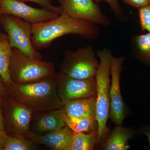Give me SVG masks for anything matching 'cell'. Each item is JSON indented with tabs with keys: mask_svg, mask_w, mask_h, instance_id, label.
<instances>
[{
	"mask_svg": "<svg viewBox=\"0 0 150 150\" xmlns=\"http://www.w3.org/2000/svg\"><path fill=\"white\" fill-rule=\"evenodd\" d=\"M96 24L79 19L63 12L58 17L48 21L32 24L33 45L38 51L51 46L55 39L67 35H75L87 39L99 35Z\"/></svg>",
	"mask_w": 150,
	"mask_h": 150,
	"instance_id": "6da1fadb",
	"label": "cell"
},
{
	"mask_svg": "<svg viewBox=\"0 0 150 150\" xmlns=\"http://www.w3.org/2000/svg\"><path fill=\"white\" fill-rule=\"evenodd\" d=\"M57 84L56 75L31 83H13L7 87V94L33 114H40L64 107L58 95Z\"/></svg>",
	"mask_w": 150,
	"mask_h": 150,
	"instance_id": "7a4b0ae2",
	"label": "cell"
},
{
	"mask_svg": "<svg viewBox=\"0 0 150 150\" xmlns=\"http://www.w3.org/2000/svg\"><path fill=\"white\" fill-rule=\"evenodd\" d=\"M100 62L95 78L96 81V119L97 136L96 144L106 139L108 129V120L110 115V61L111 51L104 48L98 51Z\"/></svg>",
	"mask_w": 150,
	"mask_h": 150,
	"instance_id": "3957f363",
	"label": "cell"
},
{
	"mask_svg": "<svg viewBox=\"0 0 150 150\" xmlns=\"http://www.w3.org/2000/svg\"><path fill=\"white\" fill-rule=\"evenodd\" d=\"M10 74L13 83L25 84L54 76L57 73L51 62L33 59L13 48Z\"/></svg>",
	"mask_w": 150,
	"mask_h": 150,
	"instance_id": "277c9868",
	"label": "cell"
},
{
	"mask_svg": "<svg viewBox=\"0 0 150 150\" xmlns=\"http://www.w3.org/2000/svg\"><path fill=\"white\" fill-rule=\"evenodd\" d=\"M99 64L91 46L79 48L76 51L67 49L59 72L75 79H90L95 76Z\"/></svg>",
	"mask_w": 150,
	"mask_h": 150,
	"instance_id": "5b68a950",
	"label": "cell"
},
{
	"mask_svg": "<svg viewBox=\"0 0 150 150\" xmlns=\"http://www.w3.org/2000/svg\"><path fill=\"white\" fill-rule=\"evenodd\" d=\"M0 21L7 33L9 42L12 48H16L33 59L42 60V55L33 45L32 24L8 14L0 15Z\"/></svg>",
	"mask_w": 150,
	"mask_h": 150,
	"instance_id": "8992f818",
	"label": "cell"
},
{
	"mask_svg": "<svg viewBox=\"0 0 150 150\" xmlns=\"http://www.w3.org/2000/svg\"><path fill=\"white\" fill-rule=\"evenodd\" d=\"M58 95L63 105L74 100L96 96L95 78L75 79L59 72L56 74Z\"/></svg>",
	"mask_w": 150,
	"mask_h": 150,
	"instance_id": "52a82bcc",
	"label": "cell"
},
{
	"mask_svg": "<svg viewBox=\"0 0 150 150\" xmlns=\"http://www.w3.org/2000/svg\"><path fill=\"white\" fill-rule=\"evenodd\" d=\"M62 11L74 18L103 26L111 22L94 0H58Z\"/></svg>",
	"mask_w": 150,
	"mask_h": 150,
	"instance_id": "ba28073f",
	"label": "cell"
},
{
	"mask_svg": "<svg viewBox=\"0 0 150 150\" xmlns=\"http://www.w3.org/2000/svg\"><path fill=\"white\" fill-rule=\"evenodd\" d=\"M124 59V57H115L112 56L110 61L111 79L110 88L109 117L116 126H122L126 113V108L121 95L120 83Z\"/></svg>",
	"mask_w": 150,
	"mask_h": 150,
	"instance_id": "9c48e42d",
	"label": "cell"
},
{
	"mask_svg": "<svg viewBox=\"0 0 150 150\" xmlns=\"http://www.w3.org/2000/svg\"><path fill=\"white\" fill-rule=\"evenodd\" d=\"M8 14L31 24L47 21L60 15L45 8H36L18 0H0V15Z\"/></svg>",
	"mask_w": 150,
	"mask_h": 150,
	"instance_id": "30bf717a",
	"label": "cell"
},
{
	"mask_svg": "<svg viewBox=\"0 0 150 150\" xmlns=\"http://www.w3.org/2000/svg\"><path fill=\"white\" fill-rule=\"evenodd\" d=\"M7 101L6 121L13 137H26L32 131L30 123L33 112L23 105L10 97Z\"/></svg>",
	"mask_w": 150,
	"mask_h": 150,
	"instance_id": "8fae6325",
	"label": "cell"
},
{
	"mask_svg": "<svg viewBox=\"0 0 150 150\" xmlns=\"http://www.w3.org/2000/svg\"><path fill=\"white\" fill-rule=\"evenodd\" d=\"M74 134L72 130L66 125L44 135L31 132L27 138L35 144L45 145L53 150H66L70 139Z\"/></svg>",
	"mask_w": 150,
	"mask_h": 150,
	"instance_id": "7c38bea8",
	"label": "cell"
},
{
	"mask_svg": "<svg viewBox=\"0 0 150 150\" xmlns=\"http://www.w3.org/2000/svg\"><path fill=\"white\" fill-rule=\"evenodd\" d=\"M61 109L35 114V119L31 131L35 134H40L60 129L66 126V123L60 115Z\"/></svg>",
	"mask_w": 150,
	"mask_h": 150,
	"instance_id": "4fadbf2b",
	"label": "cell"
},
{
	"mask_svg": "<svg viewBox=\"0 0 150 150\" xmlns=\"http://www.w3.org/2000/svg\"><path fill=\"white\" fill-rule=\"evenodd\" d=\"M63 109L67 115L75 118L96 116V96L71 100L64 105Z\"/></svg>",
	"mask_w": 150,
	"mask_h": 150,
	"instance_id": "5bb4252c",
	"label": "cell"
},
{
	"mask_svg": "<svg viewBox=\"0 0 150 150\" xmlns=\"http://www.w3.org/2000/svg\"><path fill=\"white\" fill-rule=\"evenodd\" d=\"M136 131L122 126H116L103 145L105 150H127L130 148L128 142L133 138Z\"/></svg>",
	"mask_w": 150,
	"mask_h": 150,
	"instance_id": "9a60e30c",
	"label": "cell"
},
{
	"mask_svg": "<svg viewBox=\"0 0 150 150\" xmlns=\"http://www.w3.org/2000/svg\"><path fill=\"white\" fill-rule=\"evenodd\" d=\"M12 48L9 42L8 35L0 34V77L7 88L13 83L10 74V65Z\"/></svg>",
	"mask_w": 150,
	"mask_h": 150,
	"instance_id": "2e32d148",
	"label": "cell"
},
{
	"mask_svg": "<svg viewBox=\"0 0 150 150\" xmlns=\"http://www.w3.org/2000/svg\"><path fill=\"white\" fill-rule=\"evenodd\" d=\"M63 108L60 110V116L66 125L72 130L74 134L89 133L94 130H97L96 116L84 118L71 117L64 112Z\"/></svg>",
	"mask_w": 150,
	"mask_h": 150,
	"instance_id": "e0dca14e",
	"label": "cell"
},
{
	"mask_svg": "<svg viewBox=\"0 0 150 150\" xmlns=\"http://www.w3.org/2000/svg\"><path fill=\"white\" fill-rule=\"evenodd\" d=\"M97 130L88 134H74L71 137L66 150H90L93 149L96 144Z\"/></svg>",
	"mask_w": 150,
	"mask_h": 150,
	"instance_id": "ac0fdd59",
	"label": "cell"
},
{
	"mask_svg": "<svg viewBox=\"0 0 150 150\" xmlns=\"http://www.w3.org/2000/svg\"><path fill=\"white\" fill-rule=\"evenodd\" d=\"M133 41L137 57L142 62L150 65V33L135 36Z\"/></svg>",
	"mask_w": 150,
	"mask_h": 150,
	"instance_id": "d6986e66",
	"label": "cell"
},
{
	"mask_svg": "<svg viewBox=\"0 0 150 150\" xmlns=\"http://www.w3.org/2000/svg\"><path fill=\"white\" fill-rule=\"evenodd\" d=\"M35 144L26 137L8 136L3 150H30L34 149Z\"/></svg>",
	"mask_w": 150,
	"mask_h": 150,
	"instance_id": "ffe728a7",
	"label": "cell"
},
{
	"mask_svg": "<svg viewBox=\"0 0 150 150\" xmlns=\"http://www.w3.org/2000/svg\"><path fill=\"white\" fill-rule=\"evenodd\" d=\"M138 10L141 28L150 33V3Z\"/></svg>",
	"mask_w": 150,
	"mask_h": 150,
	"instance_id": "44dd1931",
	"label": "cell"
},
{
	"mask_svg": "<svg viewBox=\"0 0 150 150\" xmlns=\"http://www.w3.org/2000/svg\"><path fill=\"white\" fill-rule=\"evenodd\" d=\"M21 1L31 2L37 4L41 6L43 8L46 9L53 12L54 13L61 15L63 12L62 9L60 7H56L51 4L50 0H18Z\"/></svg>",
	"mask_w": 150,
	"mask_h": 150,
	"instance_id": "7402d4cb",
	"label": "cell"
},
{
	"mask_svg": "<svg viewBox=\"0 0 150 150\" xmlns=\"http://www.w3.org/2000/svg\"><path fill=\"white\" fill-rule=\"evenodd\" d=\"M110 6V8L116 17L120 20L125 21L127 19L126 16L123 13V11L119 5L118 0H104Z\"/></svg>",
	"mask_w": 150,
	"mask_h": 150,
	"instance_id": "603a6c76",
	"label": "cell"
},
{
	"mask_svg": "<svg viewBox=\"0 0 150 150\" xmlns=\"http://www.w3.org/2000/svg\"><path fill=\"white\" fill-rule=\"evenodd\" d=\"M125 4L132 7L139 8L150 4V0H122Z\"/></svg>",
	"mask_w": 150,
	"mask_h": 150,
	"instance_id": "cb8c5ba5",
	"label": "cell"
},
{
	"mask_svg": "<svg viewBox=\"0 0 150 150\" xmlns=\"http://www.w3.org/2000/svg\"><path fill=\"white\" fill-rule=\"evenodd\" d=\"M8 136L5 131L0 130V150H4V145Z\"/></svg>",
	"mask_w": 150,
	"mask_h": 150,
	"instance_id": "d4e9b609",
	"label": "cell"
},
{
	"mask_svg": "<svg viewBox=\"0 0 150 150\" xmlns=\"http://www.w3.org/2000/svg\"><path fill=\"white\" fill-rule=\"evenodd\" d=\"M2 96L0 95V130H5V125L4 118L3 115L2 110V100L1 97Z\"/></svg>",
	"mask_w": 150,
	"mask_h": 150,
	"instance_id": "484cf974",
	"label": "cell"
},
{
	"mask_svg": "<svg viewBox=\"0 0 150 150\" xmlns=\"http://www.w3.org/2000/svg\"><path fill=\"white\" fill-rule=\"evenodd\" d=\"M0 95L3 97H6L7 95V88L1 77H0Z\"/></svg>",
	"mask_w": 150,
	"mask_h": 150,
	"instance_id": "4316f807",
	"label": "cell"
},
{
	"mask_svg": "<svg viewBox=\"0 0 150 150\" xmlns=\"http://www.w3.org/2000/svg\"><path fill=\"white\" fill-rule=\"evenodd\" d=\"M142 132L143 134H144L147 137L150 148V126H146L142 130Z\"/></svg>",
	"mask_w": 150,
	"mask_h": 150,
	"instance_id": "83f0119b",
	"label": "cell"
},
{
	"mask_svg": "<svg viewBox=\"0 0 150 150\" xmlns=\"http://www.w3.org/2000/svg\"><path fill=\"white\" fill-rule=\"evenodd\" d=\"M96 2L98 3L100 1H104V0H94Z\"/></svg>",
	"mask_w": 150,
	"mask_h": 150,
	"instance_id": "f1b7e54d",
	"label": "cell"
},
{
	"mask_svg": "<svg viewBox=\"0 0 150 150\" xmlns=\"http://www.w3.org/2000/svg\"><path fill=\"white\" fill-rule=\"evenodd\" d=\"M50 1H51V2H52V1H53V0H50Z\"/></svg>",
	"mask_w": 150,
	"mask_h": 150,
	"instance_id": "f546056e",
	"label": "cell"
}]
</instances>
